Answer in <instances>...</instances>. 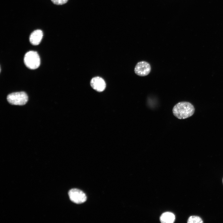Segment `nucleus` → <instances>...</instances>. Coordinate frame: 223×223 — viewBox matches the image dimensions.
Segmentation results:
<instances>
[{"mask_svg":"<svg viewBox=\"0 0 223 223\" xmlns=\"http://www.w3.org/2000/svg\"><path fill=\"white\" fill-rule=\"evenodd\" d=\"M172 112L176 117L179 119H183L192 116L195 112V108L189 102H181L173 107Z\"/></svg>","mask_w":223,"mask_h":223,"instance_id":"f257e3e1","label":"nucleus"},{"mask_svg":"<svg viewBox=\"0 0 223 223\" xmlns=\"http://www.w3.org/2000/svg\"><path fill=\"white\" fill-rule=\"evenodd\" d=\"M24 62L29 69H34L37 68L40 64V59L38 53L36 51H30L25 55Z\"/></svg>","mask_w":223,"mask_h":223,"instance_id":"f03ea898","label":"nucleus"},{"mask_svg":"<svg viewBox=\"0 0 223 223\" xmlns=\"http://www.w3.org/2000/svg\"><path fill=\"white\" fill-rule=\"evenodd\" d=\"M27 94L24 92H19L11 93L7 97L8 102L12 105H23L28 101Z\"/></svg>","mask_w":223,"mask_h":223,"instance_id":"7ed1b4c3","label":"nucleus"},{"mask_svg":"<svg viewBox=\"0 0 223 223\" xmlns=\"http://www.w3.org/2000/svg\"><path fill=\"white\" fill-rule=\"evenodd\" d=\"M68 194L70 200L76 203H83L86 200L87 197L85 193L78 189H72L69 191Z\"/></svg>","mask_w":223,"mask_h":223,"instance_id":"20e7f679","label":"nucleus"},{"mask_svg":"<svg viewBox=\"0 0 223 223\" xmlns=\"http://www.w3.org/2000/svg\"><path fill=\"white\" fill-rule=\"evenodd\" d=\"M151 67L148 62L142 61L137 63L134 68L136 74L140 76L147 75L151 72Z\"/></svg>","mask_w":223,"mask_h":223,"instance_id":"39448f33","label":"nucleus"},{"mask_svg":"<svg viewBox=\"0 0 223 223\" xmlns=\"http://www.w3.org/2000/svg\"><path fill=\"white\" fill-rule=\"evenodd\" d=\"M90 84L94 89L99 92L103 91L106 87V84L104 80L99 77L92 78L90 81Z\"/></svg>","mask_w":223,"mask_h":223,"instance_id":"423d86ee","label":"nucleus"},{"mask_svg":"<svg viewBox=\"0 0 223 223\" xmlns=\"http://www.w3.org/2000/svg\"><path fill=\"white\" fill-rule=\"evenodd\" d=\"M43 33L42 31L39 29L33 31L30 34L29 41L33 45H37L41 42L42 38Z\"/></svg>","mask_w":223,"mask_h":223,"instance_id":"0eeeda50","label":"nucleus"},{"mask_svg":"<svg viewBox=\"0 0 223 223\" xmlns=\"http://www.w3.org/2000/svg\"><path fill=\"white\" fill-rule=\"evenodd\" d=\"M175 220L174 214L169 212L164 213L160 217V220L163 223H172L174 222Z\"/></svg>","mask_w":223,"mask_h":223,"instance_id":"6e6552de","label":"nucleus"},{"mask_svg":"<svg viewBox=\"0 0 223 223\" xmlns=\"http://www.w3.org/2000/svg\"><path fill=\"white\" fill-rule=\"evenodd\" d=\"M202 219L199 216H190L187 221L188 223H203Z\"/></svg>","mask_w":223,"mask_h":223,"instance_id":"1a4fd4ad","label":"nucleus"},{"mask_svg":"<svg viewBox=\"0 0 223 223\" xmlns=\"http://www.w3.org/2000/svg\"><path fill=\"white\" fill-rule=\"evenodd\" d=\"M68 0H51L54 4L57 5H61L65 4Z\"/></svg>","mask_w":223,"mask_h":223,"instance_id":"9d476101","label":"nucleus"},{"mask_svg":"<svg viewBox=\"0 0 223 223\" xmlns=\"http://www.w3.org/2000/svg\"></svg>","mask_w":223,"mask_h":223,"instance_id":"9b49d317","label":"nucleus"}]
</instances>
